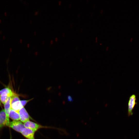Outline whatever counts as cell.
<instances>
[{
  "label": "cell",
  "mask_w": 139,
  "mask_h": 139,
  "mask_svg": "<svg viewBox=\"0 0 139 139\" xmlns=\"http://www.w3.org/2000/svg\"><path fill=\"white\" fill-rule=\"evenodd\" d=\"M136 100V95L134 94H132L129 98L128 103V115L129 116L133 114V110L135 105L137 104Z\"/></svg>",
  "instance_id": "cell-2"
},
{
  "label": "cell",
  "mask_w": 139,
  "mask_h": 139,
  "mask_svg": "<svg viewBox=\"0 0 139 139\" xmlns=\"http://www.w3.org/2000/svg\"><path fill=\"white\" fill-rule=\"evenodd\" d=\"M4 105V110L6 116L7 121L9 124L10 122L9 119V114L11 108V97H8Z\"/></svg>",
  "instance_id": "cell-8"
},
{
  "label": "cell",
  "mask_w": 139,
  "mask_h": 139,
  "mask_svg": "<svg viewBox=\"0 0 139 139\" xmlns=\"http://www.w3.org/2000/svg\"><path fill=\"white\" fill-rule=\"evenodd\" d=\"M13 92L8 88H6L0 90V99L1 102L4 105L9 97H11Z\"/></svg>",
  "instance_id": "cell-1"
},
{
  "label": "cell",
  "mask_w": 139,
  "mask_h": 139,
  "mask_svg": "<svg viewBox=\"0 0 139 139\" xmlns=\"http://www.w3.org/2000/svg\"><path fill=\"white\" fill-rule=\"evenodd\" d=\"M19 113L20 120L22 123H24L29 121L30 119H32L24 107L22 108L20 110Z\"/></svg>",
  "instance_id": "cell-5"
},
{
  "label": "cell",
  "mask_w": 139,
  "mask_h": 139,
  "mask_svg": "<svg viewBox=\"0 0 139 139\" xmlns=\"http://www.w3.org/2000/svg\"><path fill=\"white\" fill-rule=\"evenodd\" d=\"M50 42L51 44H52L53 43V40H51Z\"/></svg>",
  "instance_id": "cell-13"
},
{
  "label": "cell",
  "mask_w": 139,
  "mask_h": 139,
  "mask_svg": "<svg viewBox=\"0 0 139 139\" xmlns=\"http://www.w3.org/2000/svg\"><path fill=\"white\" fill-rule=\"evenodd\" d=\"M38 12H35L34 14L35 15H37L38 14Z\"/></svg>",
  "instance_id": "cell-12"
},
{
  "label": "cell",
  "mask_w": 139,
  "mask_h": 139,
  "mask_svg": "<svg viewBox=\"0 0 139 139\" xmlns=\"http://www.w3.org/2000/svg\"><path fill=\"white\" fill-rule=\"evenodd\" d=\"M61 1H59V4H61Z\"/></svg>",
  "instance_id": "cell-17"
},
{
  "label": "cell",
  "mask_w": 139,
  "mask_h": 139,
  "mask_svg": "<svg viewBox=\"0 0 139 139\" xmlns=\"http://www.w3.org/2000/svg\"><path fill=\"white\" fill-rule=\"evenodd\" d=\"M36 32H34V34H36Z\"/></svg>",
  "instance_id": "cell-21"
},
{
  "label": "cell",
  "mask_w": 139,
  "mask_h": 139,
  "mask_svg": "<svg viewBox=\"0 0 139 139\" xmlns=\"http://www.w3.org/2000/svg\"><path fill=\"white\" fill-rule=\"evenodd\" d=\"M29 44H28L27 45V46L28 47H29Z\"/></svg>",
  "instance_id": "cell-20"
},
{
  "label": "cell",
  "mask_w": 139,
  "mask_h": 139,
  "mask_svg": "<svg viewBox=\"0 0 139 139\" xmlns=\"http://www.w3.org/2000/svg\"><path fill=\"white\" fill-rule=\"evenodd\" d=\"M9 117L13 120H19L20 117L19 112L16 111L11 108L9 114Z\"/></svg>",
  "instance_id": "cell-9"
},
{
  "label": "cell",
  "mask_w": 139,
  "mask_h": 139,
  "mask_svg": "<svg viewBox=\"0 0 139 139\" xmlns=\"http://www.w3.org/2000/svg\"><path fill=\"white\" fill-rule=\"evenodd\" d=\"M11 107L15 111L19 112L20 110L23 107L22 105L20 100H19L11 104Z\"/></svg>",
  "instance_id": "cell-10"
},
{
  "label": "cell",
  "mask_w": 139,
  "mask_h": 139,
  "mask_svg": "<svg viewBox=\"0 0 139 139\" xmlns=\"http://www.w3.org/2000/svg\"><path fill=\"white\" fill-rule=\"evenodd\" d=\"M8 123L4 109L0 111V129L5 126H8Z\"/></svg>",
  "instance_id": "cell-7"
},
{
  "label": "cell",
  "mask_w": 139,
  "mask_h": 139,
  "mask_svg": "<svg viewBox=\"0 0 139 139\" xmlns=\"http://www.w3.org/2000/svg\"><path fill=\"white\" fill-rule=\"evenodd\" d=\"M97 37L96 38V42H97Z\"/></svg>",
  "instance_id": "cell-14"
},
{
  "label": "cell",
  "mask_w": 139,
  "mask_h": 139,
  "mask_svg": "<svg viewBox=\"0 0 139 139\" xmlns=\"http://www.w3.org/2000/svg\"><path fill=\"white\" fill-rule=\"evenodd\" d=\"M35 132L31 129L25 127L22 129L21 133L24 136L28 139H35Z\"/></svg>",
  "instance_id": "cell-6"
},
{
  "label": "cell",
  "mask_w": 139,
  "mask_h": 139,
  "mask_svg": "<svg viewBox=\"0 0 139 139\" xmlns=\"http://www.w3.org/2000/svg\"><path fill=\"white\" fill-rule=\"evenodd\" d=\"M0 106L2 107V104L0 99Z\"/></svg>",
  "instance_id": "cell-16"
},
{
  "label": "cell",
  "mask_w": 139,
  "mask_h": 139,
  "mask_svg": "<svg viewBox=\"0 0 139 139\" xmlns=\"http://www.w3.org/2000/svg\"><path fill=\"white\" fill-rule=\"evenodd\" d=\"M7 126L20 133L22 129L25 127L24 124L19 120H13L10 122Z\"/></svg>",
  "instance_id": "cell-4"
},
{
  "label": "cell",
  "mask_w": 139,
  "mask_h": 139,
  "mask_svg": "<svg viewBox=\"0 0 139 139\" xmlns=\"http://www.w3.org/2000/svg\"><path fill=\"white\" fill-rule=\"evenodd\" d=\"M25 127L32 129L36 132L41 128H50V127L44 126L33 122L28 121L24 123Z\"/></svg>",
  "instance_id": "cell-3"
},
{
  "label": "cell",
  "mask_w": 139,
  "mask_h": 139,
  "mask_svg": "<svg viewBox=\"0 0 139 139\" xmlns=\"http://www.w3.org/2000/svg\"><path fill=\"white\" fill-rule=\"evenodd\" d=\"M33 98H32L28 100H20L22 105L23 107H24L26 105L28 102L31 100Z\"/></svg>",
  "instance_id": "cell-11"
},
{
  "label": "cell",
  "mask_w": 139,
  "mask_h": 139,
  "mask_svg": "<svg viewBox=\"0 0 139 139\" xmlns=\"http://www.w3.org/2000/svg\"><path fill=\"white\" fill-rule=\"evenodd\" d=\"M102 11H103V10H101V13H102Z\"/></svg>",
  "instance_id": "cell-19"
},
{
  "label": "cell",
  "mask_w": 139,
  "mask_h": 139,
  "mask_svg": "<svg viewBox=\"0 0 139 139\" xmlns=\"http://www.w3.org/2000/svg\"><path fill=\"white\" fill-rule=\"evenodd\" d=\"M58 40V38H56L55 39V40L56 41H57Z\"/></svg>",
  "instance_id": "cell-15"
},
{
  "label": "cell",
  "mask_w": 139,
  "mask_h": 139,
  "mask_svg": "<svg viewBox=\"0 0 139 139\" xmlns=\"http://www.w3.org/2000/svg\"><path fill=\"white\" fill-rule=\"evenodd\" d=\"M108 47H107L106 48V50H108Z\"/></svg>",
  "instance_id": "cell-18"
}]
</instances>
